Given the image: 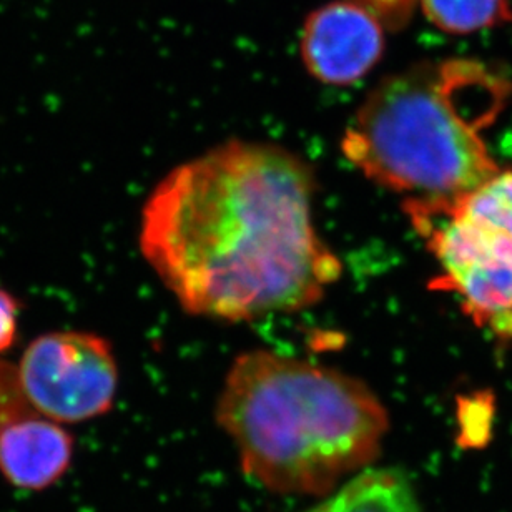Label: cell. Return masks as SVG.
<instances>
[{"label":"cell","mask_w":512,"mask_h":512,"mask_svg":"<svg viewBox=\"0 0 512 512\" xmlns=\"http://www.w3.org/2000/svg\"><path fill=\"white\" fill-rule=\"evenodd\" d=\"M74 439L62 424L25 414L0 431V473L20 489L49 488L69 469Z\"/></svg>","instance_id":"obj_7"},{"label":"cell","mask_w":512,"mask_h":512,"mask_svg":"<svg viewBox=\"0 0 512 512\" xmlns=\"http://www.w3.org/2000/svg\"><path fill=\"white\" fill-rule=\"evenodd\" d=\"M383 54V24L353 0L321 5L306 19L301 59L321 84H356L375 69Z\"/></svg>","instance_id":"obj_6"},{"label":"cell","mask_w":512,"mask_h":512,"mask_svg":"<svg viewBox=\"0 0 512 512\" xmlns=\"http://www.w3.org/2000/svg\"><path fill=\"white\" fill-rule=\"evenodd\" d=\"M426 19L443 32L476 34L512 22L511 0H419Z\"/></svg>","instance_id":"obj_9"},{"label":"cell","mask_w":512,"mask_h":512,"mask_svg":"<svg viewBox=\"0 0 512 512\" xmlns=\"http://www.w3.org/2000/svg\"><path fill=\"white\" fill-rule=\"evenodd\" d=\"M15 370L30 408L59 424L109 413L119 386L112 346L87 331L40 335L25 348Z\"/></svg>","instance_id":"obj_5"},{"label":"cell","mask_w":512,"mask_h":512,"mask_svg":"<svg viewBox=\"0 0 512 512\" xmlns=\"http://www.w3.org/2000/svg\"><path fill=\"white\" fill-rule=\"evenodd\" d=\"M403 210L438 263L429 288L458 296L479 326L512 335V170L453 202Z\"/></svg>","instance_id":"obj_4"},{"label":"cell","mask_w":512,"mask_h":512,"mask_svg":"<svg viewBox=\"0 0 512 512\" xmlns=\"http://www.w3.org/2000/svg\"><path fill=\"white\" fill-rule=\"evenodd\" d=\"M19 300L0 288V355L14 345L19 330Z\"/></svg>","instance_id":"obj_11"},{"label":"cell","mask_w":512,"mask_h":512,"mask_svg":"<svg viewBox=\"0 0 512 512\" xmlns=\"http://www.w3.org/2000/svg\"><path fill=\"white\" fill-rule=\"evenodd\" d=\"M217 423L243 473L283 496H328L380 458L388 409L355 376L268 350L242 353L217 401Z\"/></svg>","instance_id":"obj_2"},{"label":"cell","mask_w":512,"mask_h":512,"mask_svg":"<svg viewBox=\"0 0 512 512\" xmlns=\"http://www.w3.org/2000/svg\"><path fill=\"white\" fill-rule=\"evenodd\" d=\"M30 413L35 411L30 408L22 394L15 366L7 361H0V431L15 419Z\"/></svg>","instance_id":"obj_10"},{"label":"cell","mask_w":512,"mask_h":512,"mask_svg":"<svg viewBox=\"0 0 512 512\" xmlns=\"http://www.w3.org/2000/svg\"><path fill=\"white\" fill-rule=\"evenodd\" d=\"M306 512H421V506L406 474L368 468Z\"/></svg>","instance_id":"obj_8"},{"label":"cell","mask_w":512,"mask_h":512,"mask_svg":"<svg viewBox=\"0 0 512 512\" xmlns=\"http://www.w3.org/2000/svg\"><path fill=\"white\" fill-rule=\"evenodd\" d=\"M511 97L508 75L481 60L419 62L371 90L341 152L403 203L453 202L501 170L484 133Z\"/></svg>","instance_id":"obj_3"},{"label":"cell","mask_w":512,"mask_h":512,"mask_svg":"<svg viewBox=\"0 0 512 512\" xmlns=\"http://www.w3.org/2000/svg\"><path fill=\"white\" fill-rule=\"evenodd\" d=\"M300 155L230 140L173 168L143 205L138 247L178 305L210 320L305 310L343 275L313 220Z\"/></svg>","instance_id":"obj_1"}]
</instances>
